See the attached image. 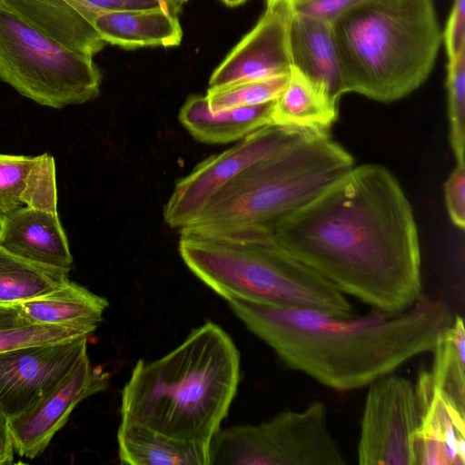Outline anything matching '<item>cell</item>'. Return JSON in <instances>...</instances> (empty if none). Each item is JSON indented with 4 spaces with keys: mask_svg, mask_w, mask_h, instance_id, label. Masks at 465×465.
<instances>
[{
    "mask_svg": "<svg viewBox=\"0 0 465 465\" xmlns=\"http://www.w3.org/2000/svg\"><path fill=\"white\" fill-rule=\"evenodd\" d=\"M357 448L361 465H413L411 440L420 415L412 382L394 372L368 385Z\"/></svg>",
    "mask_w": 465,
    "mask_h": 465,
    "instance_id": "obj_10",
    "label": "cell"
},
{
    "mask_svg": "<svg viewBox=\"0 0 465 465\" xmlns=\"http://www.w3.org/2000/svg\"><path fill=\"white\" fill-rule=\"evenodd\" d=\"M0 7L72 52L93 58L106 45L94 25L98 12L83 0H0Z\"/></svg>",
    "mask_w": 465,
    "mask_h": 465,
    "instance_id": "obj_15",
    "label": "cell"
},
{
    "mask_svg": "<svg viewBox=\"0 0 465 465\" xmlns=\"http://www.w3.org/2000/svg\"><path fill=\"white\" fill-rule=\"evenodd\" d=\"M228 6H236L245 3L247 0H221Z\"/></svg>",
    "mask_w": 465,
    "mask_h": 465,
    "instance_id": "obj_34",
    "label": "cell"
},
{
    "mask_svg": "<svg viewBox=\"0 0 465 465\" xmlns=\"http://www.w3.org/2000/svg\"><path fill=\"white\" fill-rule=\"evenodd\" d=\"M344 456L327 424L326 406L315 401L257 424L220 430L211 465H343Z\"/></svg>",
    "mask_w": 465,
    "mask_h": 465,
    "instance_id": "obj_8",
    "label": "cell"
},
{
    "mask_svg": "<svg viewBox=\"0 0 465 465\" xmlns=\"http://www.w3.org/2000/svg\"><path fill=\"white\" fill-rule=\"evenodd\" d=\"M442 41L449 57L454 59L465 49V0H454Z\"/></svg>",
    "mask_w": 465,
    "mask_h": 465,
    "instance_id": "obj_31",
    "label": "cell"
},
{
    "mask_svg": "<svg viewBox=\"0 0 465 465\" xmlns=\"http://www.w3.org/2000/svg\"><path fill=\"white\" fill-rule=\"evenodd\" d=\"M0 247L41 266L68 272L73 267L57 211L31 208L0 219Z\"/></svg>",
    "mask_w": 465,
    "mask_h": 465,
    "instance_id": "obj_16",
    "label": "cell"
},
{
    "mask_svg": "<svg viewBox=\"0 0 465 465\" xmlns=\"http://www.w3.org/2000/svg\"><path fill=\"white\" fill-rule=\"evenodd\" d=\"M331 25L344 94L381 103L418 89L442 42L433 0H362Z\"/></svg>",
    "mask_w": 465,
    "mask_h": 465,
    "instance_id": "obj_4",
    "label": "cell"
},
{
    "mask_svg": "<svg viewBox=\"0 0 465 465\" xmlns=\"http://www.w3.org/2000/svg\"><path fill=\"white\" fill-rule=\"evenodd\" d=\"M289 74L271 79L247 81L217 88H209L206 97L210 108L212 110H222L252 106L273 101L284 90Z\"/></svg>",
    "mask_w": 465,
    "mask_h": 465,
    "instance_id": "obj_27",
    "label": "cell"
},
{
    "mask_svg": "<svg viewBox=\"0 0 465 465\" xmlns=\"http://www.w3.org/2000/svg\"><path fill=\"white\" fill-rule=\"evenodd\" d=\"M245 327L288 368L336 391L368 386L411 359L432 351L454 315L422 294L405 311L351 318L306 309L227 301Z\"/></svg>",
    "mask_w": 465,
    "mask_h": 465,
    "instance_id": "obj_2",
    "label": "cell"
},
{
    "mask_svg": "<svg viewBox=\"0 0 465 465\" xmlns=\"http://www.w3.org/2000/svg\"><path fill=\"white\" fill-rule=\"evenodd\" d=\"M94 25L105 44L124 49L172 47L183 38L178 14L163 8L100 12Z\"/></svg>",
    "mask_w": 465,
    "mask_h": 465,
    "instance_id": "obj_20",
    "label": "cell"
},
{
    "mask_svg": "<svg viewBox=\"0 0 465 465\" xmlns=\"http://www.w3.org/2000/svg\"><path fill=\"white\" fill-rule=\"evenodd\" d=\"M273 101L222 110H212L206 95L193 94L183 104L179 120L197 141L211 143L238 142L249 134L272 124Z\"/></svg>",
    "mask_w": 465,
    "mask_h": 465,
    "instance_id": "obj_19",
    "label": "cell"
},
{
    "mask_svg": "<svg viewBox=\"0 0 465 465\" xmlns=\"http://www.w3.org/2000/svg\"><path fill=\"white\" fill-rule=\"evenodd\" d=\"M433 364L425 374L459 408L465 410V331L463 319L454 315L453 322L439 338L432 350Z\"/></svg>",
    "mask_w": 465,
    "mask_h": 465,
    "instance_id": "obj_24",
    "label": "cell"
},
{
    "mask_svg": "<svg viewBox=\"0 0 465 465\" xmlns=\"http://www.w3.org/2000/svg\"><path fill=\"white\" fill-rule=\"evenodd\" d=\"M362 0H287L292 13L332 23Z\"/></svg>",
    "mask_w": 465,
    "mask_h": 465,
    "instance_id": "obj_30",
    "label": "cell"
},
{
    "mask_svg": "<svg viewBox=\"0 0 465 465\" xmlns=\"http://www.w3.org/2000/svg\"><path fill=\"white\" fill-rule=\"evenodd\" d=\"M68 272L20 259L0 247V302L16 303L64 284Z\"/></svg>",
    "mask_w": 465,
    "mask_h": 465,
    "instance_id": "obj_25",
    "label": "cell"
},
{
    "mask_svg": "<svg viewBox=\"0 0 465 465\" xmlns=\"http://www.w3.org/2000/svg\"><path fill=\"white\" fill-rule=\"evenodd\" d=\"M339 114V103L292 69L287 84L274 100L272 124L316 134H329Z\"/></svg>",
    "mask_w": 465,
    "mask_h": 465,
    "instance_id": "obj_22",
    "label": "cell"
},
{
    "mask_svg": "<svg viewBox=\"0 0 465 465\" xmlns=\"http://www.w3.org/2000/svg\"><path fill=\"white\" fill-rule=\"evenodd\" d=\"M444 197L451 223L465 228V163H457L444 183Z\"/></svg>",
    "mask_w": 465,
    "mask_h": 465,
    "instance_id": "obj_29",
    "label": "cell"
},
{
    "mask_svg": "<svg viewBox=\"0 0 465 465\" xmlns=\"http://www.w3.org/2000/svg\"><path fill=\"white\" fill-rule=\"evenodd\" d=\"M212 321L154 360L135 363L121 394V421L211 445L237 393L241 357Z\"/></svg>",
    "mask_w": 465,
    "mask_h": 465,
    "instance_id": "obj_3",
    "label": "cell"
},
{
    "mask_svg": "<svg viewBox=\"0 0 465 465\" xmlns=\"http://www.w3.org/2000/svg\"><path fill=\"white\" fill-rule=\"evenodd\" d=\"M110 373L91 364L86 353L39 401L8 420L14 450L23 458L41 455L71 412L86 398L109 387Z\"/></svg>",
    "mask_w": 465,
    "mask_h": 465,
    "instance_id": "obj_12",
    "label": "cell"
},
{
    "mask_svg": "<svg viewBox=\"0 0 465 465\" xmlns=\"http://www.w3.org/2000/svg\"><path fill=\"white\" fill-rule=\"evenodd\" d=\"M293 257L386 314L422 293L421 258L412 206L385 166H353L272 228Z\"/></svg>",
    "mask_w": 465,
    "mask_h": 465,
    "instance_id": "obj_1",
    "label": "cell"
},
{
    "mask_svg": "<svg viewBox=\"0 0 465 465\" xmlns=\"http://www.w3.org/2000/svg\"><path fill=\"white\" fill-rule=\"evenodd\" d=\"M0 80L34 102L56 109L100 94L92 57L72 52L0 7Z\"/></svg>",
    "mask_w": 465,
    "mask_h": 465,
    "instance_id": "obj_7",
    "label": "cell"
},
{
    "mask_svg": "<svg viewBox=\"0 0 465 465\" xmlns=\"http://www.w3.org/2000/svg\"><path fill=\"white\" fill-rule=\"evenodd\" d=\"M17 303L24 316L34 323L95 329L109 305L104 297L71 281L55 290Z\"/></svg>",
    "mask_w": 465,
    "mask_h": 465,
    "instance_id": "obj_23",
    "label": "cell"
},
{
    "mask_svg": "<svg viewBox=\"0 0 465 465\" xmlns=\"http://www.w3.org/2000/svg\"><path fill=\"white\" fill-rule=\"evenodd\" d=\"M450 143L457 163H465V49L448 64Z\"/></svg>",
    "mask_w": 465,
    "mask_h": 465,
    "instance_id": "obj_28",
    "label": "cell"
},
{
    "mask_svg": "<svg viewBox=\"0 0 465 465\" xmlns=\"http://www.w3.org/2000/svg\"><path fill=\"white\" fill-rule=\"evenodd\" d=\"M354 166L352 155L329 134L304 133L219 190L179 231L211 235L272 232Z\"/></svg>",
    "mask_w": 465,
    "mask_h": 465,
    "instance_id": "obj_6",
    "label": "cell"
},
{
    "mask_svg": "<svg viewBox=\"0 0 465 465\" xmlns=\"http://www.w3.org/2000/svg\"><path fill=\"white\" fill-rule=\"evenodd\" d=\"M95 330L78 325L34 323L24 316L17 302H0V352L23 346L90 337Z\"/></svg>",
    "mask_w": 465,
    "mask_h": 465,
    "instance_id": "obj_26",
    "label": "cell"
},
{
    "mask_svg": "<svg viewBox=\"0 0 465 465\" xmlns=\"http://www.w3.org/2000/svg\"><path fill=\"white\" fill-rule=\"evenodd\" d=\"M292 15L287 0H266L258 23L212 74L209 88L289 74Z\"/></svg>",
    "mask_w": 465,
    "mask_h": 465,
    "instance_id": "obj_13",
    "label": "cell"
},
{
    "mask_svg": "<svg viewBox=\"0 0 465 465\" xmlns=\"http://www.w3.org/2000/svg\"><path fill=\"white\" fill-rule=\"evenodd\" d=\"M188 269L226 301L354 316L347 295L288 252L272 232L211 235L180 231Z\"/></svg>",
    "mask_w": 465,
    "mask_h": 465,
    "instance_id": "obj_5",
    "label": "cell"
},
{
    "mask_svg": "<svg viewBox=\"0 0 465 465\" xmlns=\"http://www.w3.org/2000/svg\"><path fill=\"white\" fill-rule=\"evenodd\" d=\"M96 12L133 11L163 8L179 13L180 7L167 0H83Z\"/></svg>",
    "mask_w": 465,
    "mask_h": 465,
    "instance_id": "obj_32",
    "label": "cell"
},
{
    "mask_svg": "<svg viewBox=\"0 0 465 465\" xmlns=\"http://www.w3.org/2000/svg\"><path fill=\"white\" fill-rule=\"evenodd\" d=\"M31 208L57 211L54 157L0 153V219Z\"/></svg>",
    "mask_w": 465,
    "mask_h": 465,
    "instance_id": "obj_17",
    "label": "cell"
},
{
    "mask_svg": "<svg viewBox=\"0 0 465 465\" xmlns=\"http://www.w3.org/2000/svg\"><path fill=\"white\" fill-rule=\"evenodd\" d=\"M304 133L311 132L269 124L249 134L224 152L204 159L176 182L163 209L165 223L179 230L186 226L234 177L281 151Z\"/></svg>",
    "mask_w": 465,
    "mask_h": 465,
    "instance_id": "obj_9",
    "label": "cell"
},
{
    "mask_svg": "<svg viewBox=\"0 0 465 465\" xmlns=\"http://www.w3.org/2000/svg\"><path fill=\"white\" fill-rule=\"evenodd\" d=\"M14 452L8 420L0 412V465L14 463Z\"/></svg>",
    "mask_w": 465,
    "mask_h": 465,
    "instance_id": "obj_33",
    "label": "cell"
},
{
    "mask_svg": "<svg viewBox=\"0 0 465 465\" xmlns=\"http://www.w3.org/2000/svg\"><path fill=\"white\" fill-rule=\"evenodd\" d=\"M87 336L0 352V412L24 413L58 384L87 353Z\"/></svg>",
    "mask_w": 465,
    "mask_h": 465,
    "instance_id": "obj_11",
    "label": "cell"
},
{
    "mask_svg": "<svg viewBox=\"0 0 465 465\" xmlns=\"http://www.w3.org/2000/svg\"><path fill=\"white\" fill-rule=\"evenodd\" d=\"M167 1L173 3V5H177V6H179L181 8L184 2H186L187 0H167Z\"/></svg>",
    "mask_w": 465,
    "mask_h": 465,
    "instance_id": "obj_35",
    "label": "cell"
},
{
    "mask_svg": "<svg viewBox=\"0 0 465 465\" xmlns=\"http://www.w3.org/2000/svg\"><path fill=\"white\" fill-rule=\"evenodd\" d=\"M414 387L420 420L411 440L413 465H464L465 410L432 386L424 371Z\"/></svg>",
    "mask_w": 465,
    "mask_h": 465,
    "instance_id": "obj_14",
    "label": "cell"
},
{
    "mask_svg": "<svg viewBox=\"0 0 465 465\" xmlns=\"http://www.w3.org/2000/svg\"><path fill=\"white\" fill-rule=\"evenodd\" d=\"M118 456L128 465H211V445L177 440L151 429L121 421Z\"/></svg>",
    "mask_w": 465,
    "mask_h": 465,
    "instance_id": "obj_21",
    "label": "cell"
},
{
    "mask_svg": "<svg viewBox=\"0 0 465 465\" xmlns=\"http://www.w3.org/2000/svg\"><path fill=\"white\" fill-rule=\"evenodd\" d=\"M289 50L292 69L339 103L344 92L331 23L292 13Z\"/></svg>",
    "mask_w": 465,
    "mask_h": 465,
    "instance_id": "obj_18",
    "label": "cell"
}]
</instances>
